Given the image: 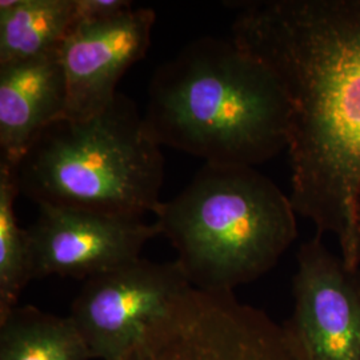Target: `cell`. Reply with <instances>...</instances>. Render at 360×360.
I'll list each match as a JSON object with an SVG mask.
<instances>
[{
  "label": "cell",
  "mask_w": 360,
  "mask_h": 360,
  "mask_svg": "<svg viewBox=\"0 0 360 360\" xmlns=\"http://www.w3.org/2000/svg\"><path fill=\"white\" fill-rule=\"evenodd\" d=\"M232 39L278 77L290 105L296 214L360 266V0H245Z\"/></svg>",
  "instance_id": "1"
},
{
  "label": "cell",
  "mask_w": 360,
  "mask_h": 360,
  "mask_svg": "<svg viewBox=\"0 0 360 360\" xmlns=\"http://www.w3.org/2000/svg\"><path fill=\"white\" fill-rule=\"evenodd\" d=\"M150 136L208 165L255 167L288 144L290 105L267 65L233 39H195L155 71Z\"/></svg>",
  "instance_id": "2"
},
{
  "label": "cell",
  "mask_w": 360,
  "mask_h": 360,
  "mask_svg": "<svg viewBox=\"0 0 360 360\" xmlns=\"http://www.w3.org/2000/svg\"><path fill=\"white\" fill-rule=\"evenodd\" d=\"M198 290L233 292L267 274L297 236L294 205L255 167L208 165L155 211Z\"/></svg>",
  "instance_id": "3"
},
{
  "label": "cell",
  "mask_w": 360,
  "mask_h": 360,
  "mask_svg": "<svg viewBox=\"0 0 360 360\" xmlns=\"http://www.w3.org/2000/svg\"><path fill=\"white\" fill-rule=\"evenodd\" d=\"M16 179L38 206L143 219L162 203L165 158L138 105L117 94L98 115L50 124L23 156Z\"/></svg>",
  "instance_id": "4"
},
{
  "label": "cell",
  "mask_w": 360,
  "mask_h": 360,
  "mask_svg": "<svg viewBox=\"0 0 360 360\" xmlns=\"http://www.w3.org/2000/svg\"><path fill=\"white\" fill-rule=\"evenodd\" d=\"M115 360H304L285 323L233 292L188 288Z\"/></svg>",
  "instance_id": "5"
},
{
  "label": "cell",
  "mask_w": 360,
  "mask_h": 360,
  "mask_svg": "<svg viewBox=\"0 0 360 360\" xmlns=\"http://www.w3.org/2000/svg\"><path fill=\"white\" fill-rule=\"evenodd\" d=\"M191 287L178 262L139 257L84 281L68 318L92 359L115 360Z\"/></svg>",
  "instance_id": "6"
},
{
  "label": "cell",
  "mask_w": 360,
  "mask_h": 360,
  "mask_svg": "<svg viewBox=\"0 0 360 360\" xmlns=\"http://www.w3.org/2000/svg\"><path fill=\"white\" fill-rule=\"evenodd\" d=\"M27 229L32 279L52 275L87 281L141 257L143 247L162 235L158 223L40 205Z\"/></svg>",
  "instance_id": "7"
},
{
  "label": "cell",
  "mask_w": 360,
  "mask_h": 360,
  "mask_svg": "<svg viewBox=\"0 0 360 360\" xmlns=\"http://www.w3.org/2000/svg\"><path fill=\"white\" fill-rule=\"evenodd\" d=\"M285 323L304 360H360V275L316 235L300 245Z\"/></svg>",
  "instance_id": "8"
},
{
  "label": "cell",
  "mask_w": 360,
  "mask_h": 360,
  "mask_svg": "<svg viewBox=\"0 0 360 360\" xmlns=\"http://www.w3.org/2000/svg\"><path fill=\"white\" fill-rule=\"evenodd\" d=\"M155 22L154 10L132 7L72 28L60 47L67 80L65 117L87 119L112 104L120 77L148 51Z\"/></svg>",
  "instance_id": "9"
},
{
  "label": "cell",
  "mask_w": 360,
  "mask_h": 360,
  "mask_svg": "<svg viewBox=\"0 0 360 360\" xmlns=\"http://www.w3.org/2000/svg\"><path fill=\"white\" fill-rule=\"evenodd\" d=\"M65 108L60 50L0 65V163L18 168L39 135L65 117Z\"/></svg>",
  "instance_id": "10"
},
{
  "label": "cell",
  "mask_w": 360,
  "mask_h": 360,
  "mask_svg": "<svg viewBox=\"0 0 360 360\" xmlns=\"http://www.w3.org/2000/svg\"><path fill=\"white\" fill-rule=\"evenodd\" d=\"M75 26V0H1L0 65L60 50Z\"/></svg>",
  "instance_id": "11"
},
{
  "label": "cell",
  "mask_w": 360,
  "mask_h": 360,
  "mask_svg": "<svg viewBox=\"0 0 360 360\" xmlns=\"http://www.w3.org/2000/svg\"><path fill=\"white\" fill-rule=\"evenodd\" d=\"M0 360H92L68 316L18 306L0 321Z\"/></svg>",
  "instance_id": "12"
},
{
  "label": "cell",
  "mask_w": 360,
  "mask_h": 360,
  "mask_svg": "<svg viewBox=\"0 0 360 360\" xmlns=\"http://www.w3.org/2000/svg\"><path fill=\"white\" fill-rule=\"evenodd\" d=\"M19 193L16 168L0 163V321L18 307L23 288L32 281L27 232L15 214Z\"/></svg>",
  "instance_id": "13"
},
{
  "label": "cell",
  "mask_w": 360,
  "mask_h": 360,
  "mask_svg": "<svg viewBox=\"0 0 360 360\" xmlns=\"http://www.w3.org/2000/svg\"><path fill=\"white\" fill-rule=\"evenodd\" d=\"M129 0H75L77 26L79 23L110 18L132 8Z\"/></svg>",
  "instance_id": "14"
}]
</instances>
